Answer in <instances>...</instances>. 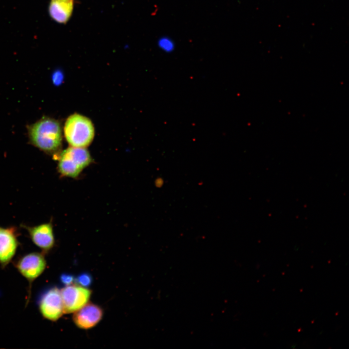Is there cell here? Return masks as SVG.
<instances>
[{
    "instance_id": "obj_1",
    "label": "cell",
    "mask_w": 349,
    "mask_h": 349,
    "mask_svg": "<svg viewBox=\"0 0 349 349\" xmlns=\"http://www.w3.org/2000/svg\"><path fill=\"white\" fill-rule=\"evenodd\" d=\"M31 143L40 150L53 154L62 144V131L59 122L51 118H42L29 128Z\"/></svg>"
},
{
    "instance_id": "obj_2",
    "label": "cell",
    "mask_w": 349,
    "mask_h": 349,
    "mask_svg": "<svg viewBox=\"0 0 349 349\" xmlns=\"http://www.w3.org/2000/svg\"><path fill=\"white\" fill-rule=\"evenodd\" d=\"M64 134L71 146L85 147L92 142L95 129L89 119L75 113L67 119L64 127Z\"/></svg>"
},
{
    "instance_id": "obj_3",
    "label": "cell",
    "mask_w": 349,
    "mask_h": 349,
    "mask_svg": "<svg viewBox=\"0 0 349 349\" xmlns=\"http://www.w3.org/2000/svg\"><path fill=\"white\" fill-rule=\"evenodd\" d=\"M92 161V158L86 148L71 146L61 154L58 169L62 175L74 178Z\"/></svg>"
},
{
    "instance_id": "obj_4",
    "label": "cell",
    "mask_w": 349,
    "mask_h": 349,
    "mask_svg": "<svg viewBox=\"0 0 349 349\" xmlns=\"http://www.w3.org/2000/svg\"><path fill=\"white\" fill-rule=\"evenodd\" d=\"M63 313H71L80 309L88 301L91 291L79 285L66 286L61 290Z\"/></svg>"
},
{
    "instance_id": "obj_5",
    "label": "cell",
    "mask_w": 349,
    "mask_h": 349,
    "mask_svg": "<svg viewBox=\"0 0 349 349\" xmlns=\"http://www.w3.org/2000/svg\"><path fill=\"white\" fill-rule=\"evenodd\" d=\"M39 307L45 318L51 321L58 319L63 313L60 290L52 287L46 291L40 300Z\"/></svg>"
},
{
    "instance_id": "obj_6",
    "label": "cell",
    "mask_w": 349,
    "mask_h": 349,
    "mask_svg": "<svg viewBox=\"0 0 349 349\" xmlns=\"http://www.w3.org/2000/svg\"><path fill=\"white\" fill-rule=\"evenodd\" d=\"M46 267V261L44 255L36 252L23 256L16 264L19 272L30 283L43 273Z\"/></svg>"
},
{
    "instance_id": "obj_7",
    "label": "cell",
    "mask_w": 349,
    "mask_h": 349,
    "mask_svg": "<svg viewBox=\"0 0 349 349\" xmlns=\"http://www.w3.org/2000/svg\"><path fill=\"white\" fill-rule=\"evenodd\" d=\"M31 240L37 247L47 252L54 244V237L52 223L49 222L34 226H25Z\"/></svg>"
},
{
    "instance_id": "obj_8",
    "label": "cell",
    "mask_w": 349,
    "mask_h": 349,
    "mask_svg": "<svg viewBox=\"0 0 349 349\" xmlns=\"http://www.w3.org/2000/svg\"><path fill=\"white\" fill-rule=\"evenodd\" d=\"M102 316V309L97 305L90 303L75 311L73 319L78 327L88 329L96 325L101 319Z\"/></svg>"
},
{
    "instance_id": "obj_9",
    "label": "cell",
    "mask_w": 349,
    "mask_h": 349,
    "mask_svg": "<svg viewBox=\"0 0 349 349\" xmlns=\"http://www.w3.org/2000/svg\"><path fill=\"white\" fill-rule=\"evenodd\" d=\"M18 244L15 228L0 226V264L5 266L10 262L16 254Z\"/></svg>"
},
{
    "instance_id": "obj_10",
    "label": "cell",
    "mask_w": 349,
    "mask_h": 349,
    "mask_svg": "<svg viewBox=\"0 0 349 349\" xmlns=\"http://www.w3.org/2000/svg\"><path fill=\"white\" fill-rule=\"evenodd\" d=\"M73 7V0H51L48 12L54 20L59 23L64 24L70 18Z\"/></svg>"
},
{
    "instance_id": "obj_11",
    "label": "cell",
    "mask_w": 349,
    "mask_h": 349,
    "mask_svg": "<svg viewBox=\"0 0 349 349\" xmlns=\"http://www.w3.org/2000/svg\"><path fill=\"white\" fill-rule=\"evenodd\" d=\"M158 44L159 48L167 53L172 52L175 48L174 41L168 37H162L160 38Z\"/></svg>"
},
{
    "instance_id": "obj_12",
    "label": "cell",
    "mask_w": 349,
    "mask_h": 349,
    "mask_svg": "<svg viewBox=\"0 0 349 349\" xmlns=\"http://www.w3.org/2000/svg\"><path fill=\"white\" fill-rule=\"evenodd\" d=\"M75 281L79 286L87 287L92 284L93 279L90 274L85 272L79 275L75 279Z\"/></svg>"
},
{
    "instance_id": "obj_13",
    "label": "cell",
    "mask_w": 349,
    "mask_h": 349,
    "mask_svg": "<svg viewBox=\"0 0 349 349\" xmlns=\"http://www.w3.org/2000/svg\"><path fill=\"white\" fill-rule=\"evenodd\" d=\"M61 281L66 286L71 285L75 281L74 276L70 274H63L60 277Z\"/></svg>"
}]
</instances>
